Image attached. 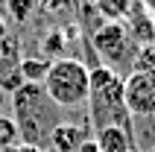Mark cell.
I'll use <instances>...</instances> for the list:
<instances>
[{
    "instance_id": "obj_1",
    "label": "cell",
    "mask_w": 155,
    "mask_h": 152,
    "mask_svg": "<svg viewBox=\"0 0 155 152\" xmlns=\"http://www.w3.org/2000/svg\"><path fill=\"white\" fill-rule=\"evenodd\" d=\"M61 108L44 94L41 85L24 82L12 94V120L18 123L21 144L44 146L50 140V132L61 123Z\"/></svg>"
},
{
    "instance_id": "obj_2",
    "label": "cell",
    "mask_w": 155,
    "mask_h": 152,
    "mask_svg": "<svg viewBox=\"0 0 155 152\" xmlns=\"http://www.w3.org/2000/svg\"><path fill=\"white\" fill-rule=\"evenodd\" d=\"M88 126L100 132L120 126L132 132V114L123 97V79L105 64L91 68V94H88Z\"/></svg>"
},
{
    "instance_id": "obj_3",
    "label": "cell",
    "mask_w": 155,
    "mask_h": 152,
    "mask_svg": "<svg viewBox=\"0 0 155 152\" xmlns=\"http://www.w3.org/2000/svg\"><path fill=\"white\" fill-rule=\"evenodd\" d=\"M41 88L59 108L82 105L88 102V94H91V70L82 59H73V56L56 59L50 61Z\"/></svg>"
},
{
    "instance_id": "obj_4",
    "label": "cell",
    "mask_w": 155,
    "mask_h": 152,
    "mask_svg": "<svg viewBox=\"0 0 155 152\" xmlns=\"http://www.w3.org/2000/svg\"><path fill=\"white\" fill-rule=\"evenodd\" d=\"M88 41H91V50H94L97 61L105 64V68H111L117 76H120V70H135L140 47L129 35L123 21H105Z\"/></svg>"
},
{
    "instance_id": "obj_5",
    "label": "cell",
    "mask_w": 155,
    "mask_h": 152,
    "mask_svg": "<svg viewBox=\"0 0 155 152\" xmlns=\"http://www.w3.org/2000/svg\"><path fill=\"white\" fill-rule=\"evenodd\" d=\"M123 97L132 117L155 120V70H132L123 79Z\"/></svg>"
},
{
    "instance_id": "obj_6",
    "label": "cell",
    "mask_w": 155,
    "mask_h": 152,
    "mask_svg": "<svg viewBox=\"0 0 155 152\" xmlns=\"http://www.w3.org/2000/svg\"><path fill=\"white\" fill-rule=\"evenodd\" d=\"M21 59H24L21 38H18V35L3 38V41H0V91L3 94H15L18 88L24 85Z\"/></svg>"
},
{
    "instance_id": "obj_7",
    "label": "cell",
    "mask_w": 155,
    "mask_h": 152,
    "mask_svg": "<svg viewBox=\"0 0 155 152\" xmlns=\"http://www.w3.org/2000/svg\"><path fill=\"white\" fill-rule=\"evenodd\" d=\"M88 140V129L79 126V123H64L61 120L59 126L50 132V149L53 152H79L82 144Z\"/></svg>"
},
{
    "instance_id": "obj_8",
    "label": "cell",
    "mask_w": 155,
    "mask_h": 152,
    "mask_svg": "<svg viewBox=\"0 0 155 152\" xmlns=\"http://www.w3.org/2000/svg\"><path fill=\"white\" fill-rule=\"evenodd\" d=\"M94 144H97V152H135V135L129 129L108 126L94 132Z\"/></svg>"
},
{
    "instance_id": "obj_9",
    "label": "cell",
    "mask_w": 155,
    "mask_h": 152,
    "mask_svg": "<svg viewBox=\"0 0 155 152\" xmlns=\"http://www.w3.org/2000/svg\"><path fill=\"white\" fill-rule=\"evenodd\" d=\"M70 41V29L68 26H50L47 35L41 38V50H44V59H64V47Z\"/></svg>"
},
{
    "instance_id": "obj_10",
    "label": "cell",
    "mask_w": 155,
    "mask_h": 152,
    "mask_svg": "<svg viewBox=\"0 0 155 152\" xmlns=\"http://www.w3.org/2000/svg\"><path fill=\"white\" fill-rule=\"evenodd\" d=\"M103 21H126L135 0H91Z\"/></svg>"
},
{
    "instance_id": "obj_11",
    "label": "cell",
    "mask_w": 155,
    "mask_h": 152,
    "mask_svg": "<svg viewBox=\"0 0 155 152\" xmlns=\"http://www.w3.org/2000/svg\"><path fill=\"white\" fill-rule=\"evenodd\" d=\"M35 9H38V0H6V18L18 26H26L32 21Z\"/></svg>"
},
{
    "instance_id": "obj_12",
    "label": "cell",
    "mask_w": 155,
    "mask_h": 152,
    "mask_svg": "<svg viewBox=\"0 0 155 152\" xmlns=\"http://www.w3.org/2000/svg\"><path fill=\"white\" fill-rule=\"evenodd\" d=\"M47 68H50V59H44V56H24V59H21V73H24V82L41 85L44 76H47Z\"/></svg>"
},
{
    "instance_id": "obj_13",
    "label": "cell",
    "mask_w": 155,
    "mask_h": 152,
    "mask_svg": "<svg viewBox=\"0 0 155 152\" xmlns=\"http://www.w3.org/2000/svg\"><path fill=\"white\" fill-rule=\"evenodd\" d=\"M21 144V132H18V123L12 117H3L0 114V152H9Z\"/></svg>"
},
{
    "instance_id": "obj_14",
    "label": "cell",
    "mask_w": 155,
    "mask_h": 152,
    "mask_svg": "<svg viewBox=\"0 0 155 152\" xmlns=\"http://www.w3.org/2000/svg\"><path fill=\"white\" fill-rule=\"evenodd\" d=\"M44 6V12H50V15H70L73 9H76V0H38Z\"/></svg>"
},
{
    "instance_id": "obj_15",
    "label": "cell",
    "mask_w": 155,
    "mask_h": 152,
    "mask_svg": "<svg viewBox=\"0 0 155 152\" xmlns=\"http://www.w3.org/2000/svg\"><path fill=\"white\" fill-rule=\"evenodd\" d=\"M9 35H12V29H9V18H6V12H0V41L9 38Z\"/></svg>"
},
{
    "instance_id": "obj_16",
    "label": "cell",
    "mask_w": 155,
    "mask_h": 152,
    "mask_svg": "<svg viewBox=\"0 0 155 152\" xmlns=\"http://www.w3.org/2000/svg\"><path fill=\"white\" fill-rule=\"evenodd\" d=\"M9 152H44L41 146H32V144H18L15 149H9Z\"/></svg>"
},
{
    "instance_id": "obj_17",
    "label": "cell",
    "mask_w": 155,
    "mask_h": 152,
    "mask_svg": "<svg viewBox=\"0 0 155 152\" xmlns=\"http://www.w3.org/2000/svg\"><path fill=\"white\" fill-rule=\"evenodd\" d=\"M152 24H155V12H152Z\"/></svg>"
},
{
    "instance_id": "obj_18",
    "label": "cell",
    "mask_w": 155,
    "mask_h": 152,
    "mask_svg": "<svg viewBox=\"0 0 155 152\" xmlns=\"http://www.w3.org/2000/svg\"><path fill=\"white\" fill-rule=\"evenodd\" d=\"M0 114H3V108H0Z\"/></svg>"
}]
</instances>
